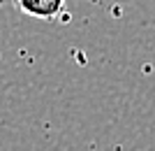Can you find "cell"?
Listing matches in <instances>:
<instances>
[{"mask_svg": "<svg viewBox=\"0 0 155 151\" xmlns=\"http://www.w3.org/2000/svg\"><path fill=\"white\" fill-rule=\"evenodd\" d=\"M14 5L26 16L51 21L65 9V0H14Z\"/></svg>", "mask_w": 155, "mask_h": 151, "instance_id": "1", "label": "cell"}]
</instances>
